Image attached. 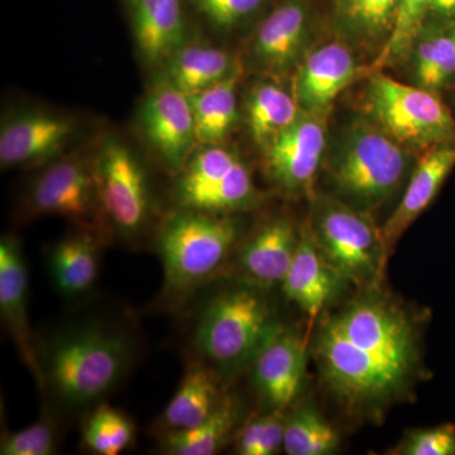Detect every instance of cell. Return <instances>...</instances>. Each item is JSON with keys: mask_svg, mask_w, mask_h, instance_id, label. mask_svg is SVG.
<instances>
[{"mask_svg": "<svg viewBox=\"0 0 455 455\" xmlns=\"http://www.w3.org/2000/svg\"><path fill=\"white\" fill-rule=\"evenodd\" d=\"M132 353L127 335L79 326L60 334L40 355L42 382L66 406L94 405L122 381Z\"/></svg>", "mask_w": 455, "mask_h": 455, "instance_id": "obj_1", "label": "cell"}, {"mask_svg": "<svg viewBox=\"0 0 455 455\" xmlns=\"http://www.w3.org/2000/svg\"><path fill=\"white\" fill-rule=\"evenodd\" d=\"M406 147L373 122L361 121L338 140L328 164L334 197L370 212L400 188L409 170Z\"/></svg>", "mask_w": 455, "mask_h": 455, "instance_id": "obj_2", "label": "cell"}, {"mask_svg": "<svg viewBox=\"0 0 455 455\" xmlns=\"http://www.w3.org/2000/svg\"><path fill=\"white\" fill-rule=\"evenodd\" d=\"M314 349L323 381L341 405L357 414H379L416 379L347 339L331 317L320 326Z\"/></svg>", "mask_w": 455, "mask_h": 455, "instance_id": "obj_3", "label": "cell"}, {"mask_svg": "<svg viewBox=\"0 0 455 455\" xmlns=\"http://www.w3.org/2000/svg\"><path fill=\"white\" fill-rule=\"evenodd\" d=\"M259 287L245 284L215 296L204 309L194 335L197 352L215 367L238 370L252 363L281 331Z\"/></svg>", "mask_w": 455, "mask_h": 455, "instance_id": "obj_4", "label": "cell"}, {"mask_svg": "<svg viewBox=\"0 0 455 455\" xmlns=\"http://www.w3.org/2000/svg\"><path fill=\"white\" fill-rule=\"evenodd\" d=\"M238 239V227L227 215L179 209L158 235L164 291L182 298L218 274Z\"/></svg>", "mask_w": 455, "mask_h": 455, "instance_id": "obj_5", "label": "cell"}, {"mask_svg": "<svg viewBox=\"0 0 455 455\" xmlns=\"http://www.w3.org/2000/svg\"><path fill=\"white\" fill-rule=\"evenodd\" d=\"M310 230L323 257L344 283L359 289L379 283L388 254L381 228L374 226L368 212L322 196L314 205Z\"/></svg>", "mask_w": 455, "mask_h": 455, "instance_id": "obj_6", "label": "cell"}, {"mask_svg": "<svg viewBox=\"0 0 455 455\" xmlns=\"http://www.w3.org/2000/svg\"><path fill=\"white\" fill-rule=\"evenodd\" d=\"M370 121L401 146L416 149L451 145L455 119L436 92L374 71L366 92Z\"/></svg>", "mask_w": 455, "mask_h": 455, "instance_id": "obj_7", "label": "cell"}, {"mask_svg": "<svg viewBox=\"0 0 455 455\" xmlns=\"http://www.w3.org/2000/svg\"><path fill=\"white\" fill-rule=\"evenodd\" d=\"M92 161L106 226L124 241L139 238L151 224L155 212L145 164L116 137L101 140Z\"/></svg>", "mask_w": 455, "mask_h": 455, "instance_id": "obj_8", "label": "cell"}, {"mask_svg": "<svg viewBox=\"0 0 455 455\" xmlns=\"http://www.w3.org/2000/svg\"><path fill=\"white\" fill-rule=\"evenodd\" d=\"M371 290L331 319L353 344L418 379L423 372L418 325L401 307Z\"/></svg>", "mask_w": 455, "mask_h": 455, "instance_id": "obj_9", "label": "cell"}, {"mask_svg": "<svg viewBox=\"0 0 455 455\" xmlns=\"http://www.w3.org/2000/svg\"><path fill=\"white\" fill-rule=\"evenodd\" d=\"M179 209L227 215L252 208L259 199L247 164L220 145L196 149L178 173Z\"/></svg>", "mask_w": 455, "mask_h": 455, "instance_id": "obj_10", "label": "cell"}, {"mask_svg": "<svg viewBox=\"0 0 455 455\" xmlns=\"http://www.w3.org/2000/svg\"><path fill=\"white\" fill-rule=\"evenodd\" d=\"M28 205L35 214L62 217L82 229L107 228L92 157L68 156L47 164L29 188Z\"/></svg>", "mask_w": 455, "mask_h": 455, "instance_id": "obj_11", "label": "cell"}, {"mask_svg": "<svg viewBox=\"0 0 455 455\" xmlns=\"http://www.w3.org/2000/svg\"><path fill=\"white\" fill-rule=\"evenodd\" d=\"M140 128L156 157L175 173L199 145L190 100L164 75L157 77L140 106Z\"/></svg>", "mask_w": 455, "mask_h": 455, "instance_id": "obj_12", "label": "cell"}, {"mask_svg": "<svg viewBox=\"0 0 455 455\" xmlns=\"http://www.w3.org/2000/svg\"><path fill=\"white\" fill-rule=\"evenodd\" d=\"M326 116L302 112L263 151L268 179L283 193L309 194L325 154Z\"/></svg>", "mask_w": 455, "mask_h": 455, "instance_id": "obj_13", "label": "cell"}, {"mask_svg": "<svg viewBox=\"0 0 455 455\" xmlns=\"http://www.w3.org/2000/svg\"><path fill=\"white\" fill-rule=\"evenodd\" d=\"M76 128L71 116L49 110L13 114L0 130V164L3 169L49 164L61 157Z\"/></svg>", "mask_w": 455, "mask_h": 455, "instance_id": "obj_14", "label": "cell"}, {"mask_svg": "<svg viewBox=\"0 0 455 455\" xmlns=\"http://www.w3.org/2000/svg\"><path fill=\"white\" fill-rule=\"evenodd\" d=\"M0 313L27 368L42 387L40 355L36 349L28 316V269L16 236L0 241Z\"/></svg>", "mask_w": 455, "mask_h": 455, "instance_id": "obj_15", "label": "cell"}, {"mask_svg": "<svg viewBox=\"0 0 455 455\" xmlns=\"http://www.w3.org/2000/svg\"><path fill=\"white\" fill-rule=\"evenodd\" d=\"M359 68L343 42H331L304 56L295 79L296 101L302 112L328 116L335 99L357 76Z\"/></svg>", "mask_w": 455, "mask_h": 455, "instance_id": "obj_16", "label": "cell"}, {"mask_svg": "<svg viewBox=\"0 0 455 455\" xmlns=\"http://www.w3.org/2000/svg\"><path fill=\"white\" fill-rule=\"evenodd\" d=\"M310 20L307 0H283L254 33V59L271 73L291 70L304 59L310 37Z\"/></svg>", "mask_w": 455, "mask_h": 455, "instance_id": "obj_17", "label": "cell"}, {"mask_svg": "<svg viewBox=\"0 0 455 455\" xmlns=\"http://www.w3.org/2000/svg\"><path fill=\"white\" fill-rule=\"evenodd\" d=\"M307 362V339L295 331H280L253 362V385L271 410L283 411L300 391Z\"/></svg>", "mask_w": 455, "mask_h": 455, "instance_id": "obj_18", "label": "cell"}, {"mask_svg": "<svg viewBox=\"0 0 455 455\" xmlns=\"http://www.w3.org/2000/svg\"><path fill=\"white\" fill-rule=\"evenodd\" d=\"M132 35L140 59L149 68H163L187 44L181 0H124Z\"/></svg>", "mask_w": 455, "mask_h": 455, "instance_id": "obj_19", "label": "cell"}, {"mask_svg": "<svg viewBox=\"0 0 455 455\" xmlns=\"http://www.w3.org/2000/svg\"><path fill=\"white\" fill-rule=\"evenodd\" d=\"M455 166V147L443 145L425 152L412 171L403 199L381 228L388 257L392 248L427 208Z\"/></svg>", "mask_w": 455, "mask_h": 455, "instance_id": "obj_20", "label": "cell"}, {"mask_svg": "<svg viewBox=\"0 0 455 455\" xmlns=\"http://www.w3.org/2000/svg\"><path fill=\"white\" fill-rule=\"evenodd\" d=\"M301 233L286 217L263 224L242 244L238 253L242 274L257 287L283 283L291 266Z\"/></svg>", "mask_w": 455, "mask_h": 455, "instance_id": "obj_21", "label": "cell"}, {"mask_svg": "<svg viewBox=\"0 0 455 455\" xmlns=\"http://www.w3.org/2000/svg\"><path fill=\"white\" fill-rule=\"evenodd\" d=\"M341 283H346L323 257L310 228L302 230L295 257L281 283L286 298L298 305L313 323L334 298Z\"/></svg>", "mask_w": 455, "mask_h": 455, "instance_id": "obj_22", "label": "cell"}, {"mask_svg": "<svg viewBox=\"0 0 455 455\" xmlns=\"http://www.w3.org/2000/svg\"><path fill=\"white\" fill-rule=\"evenodd\" d=\"M101 238V233L79 228L51 248V277L65 298L86 295L97 283L103 252Z\"/></svg>", "mask_w": 455, "mask_h": 455, "instance_id": "obj_23", "label": "cell"}, {"mask_svg": "<svg viewBox=\"0 0 455 455\" xmlns=\"http://www.w3.org/2000/svg\"><path fill=\"white\" fill-rule=\"evenodd\" d=\"M400 0H333V20L343 40L381 52L396 25Z\"/></svg>", "mask_w": 455, "mask_h": 455, "instance_id": "obj_24", "label": "cell"}, {"mask_svg": "<svg viewBox=\"0 0 455 455\" xmlns=\"http://www.w3.org/2000/svg\"><path fill=\"white\" fill-rule=\"evenodd\" d=\"M223 397L218 374L205 364H193L164 409V427L167 431L196 427L214 412Z\"/></svg>", "mask_w": 455, "mask_h": 455, "instance_id": "obj_25", "label": "cell"}, {"mask_svg": "<svg viewBox=\"0 0 455 455\" xmlns=\"http://www.w3.org/2000/svg\"><path fill=\"white\" fill-rule=\"evenodd\" d=\"M238 66L226 51L185 44L167 60L163 68L164 76L190 97L224 82Z\"/></svg>", "mask_w": 455, "mask_h": 455, "instance_id": "obj_26", "label": "cell"}, {"mask_svg": "<svg viewBox=\"0 0 455 455\" xmlns=\"http://www.w3.org/2000/svg\"><path fill=\"white\" fill-rule=\"evenodd\" d=\"M241 73L238 66L224 82L188 97L199 145H221L235 130L239 118L236 86Z\"/></svg>", "mask_w": 455, "mask_h": 455, "instance_id": "obj_27", "label": "cell"}, {"mask_svg": "<svg viewBox=\"0 0 455 455\" xmlns=\"http://www.w3.org/2000/svg\"><path fill=\"white\" fill-rule=\"evenodd\" d=\"M410 53L416 85L438 92L455 83V25H425Z\"/></svg>", "mask_w": 455, "mask_h": 455, "instance_id": "obj_28", "label": "cell"}, {"mask_svg": "<svg viewBox=\"0 0 455 455\" xmlns=\"http://www.w3.org/2000/svg\"><path fill=\"white\" fill-rule=\"evenodd\" d=\"M300 113L295 95L272 83L254 86L245 103L248 131L260 149L289 128Z\"/></svg>", "mask_w": 455, "mask_h": 455, "instance_id": "obj_29", "label": "cell"}, {"mask_svg": "<svg viewBox=\"0 0 455 455\" xmlns=\"http://www.w3.org/2000/svg\"><path fill=\"white\" fill-rule=\"evenodd\" d=\"M239 411L236 400L224 396L214 412L202 423L185 430L167 431L161 449L170 455L220 453L235 429Z\"/></svg>", "mask_w": 455, "mask_h": 455, "instance_id": "obj_30", "label": "cell"}, {"mask_svg": "<svg viewBox=\"0 0 455 455\" xmlns=\"http://www.w3.org/2000/svg\"><path fill=\"white\" fill-rule=\"evenodd\" d=\"M337 430L315 407H299L284 419L283 451L289 455H328L339 445Z\"/></svg>", "mask_w": 455, "mask_h": 455, "instance_id": "obj_31", "label": "cell"}, {"mask_svg": "<svg viewBox=\"0 0 455 455\" xmlns=\"http://www.w3.org/2000/svg\"><path fill=\"white\" fill-rule=\"evenodd\" d=\"M136 427L119 410L101 403L84 425L83 442L98 455H119L133 444Z\"/></svg>", "mask_w": 455, "mask_h": 455, "instance_id": "obj_32", "label": "cell"}, {"mask_svg": "<svg viewBox=\"0 0 455 455\" xmlns=\"http://www.w3.org/2000/svg\"><path fill=\"white\" fill-rule=\"evenodd\" d=\"M431 0H400L396 25L390 40L373 61V70L406 59L427 22Z\"/></svg>", "mask_w": 455, "mask_h": 455, "instance_id": "obj_33", "label": "cell"}, {"mask_svg": "<svg viewBox=\"0 0 455 455\" xmlns=\"http://www.w3.org/2000/svg\"><path fill=\"white\" fill-rule=\"evenodd\" d=\"M283 411L271 410L245 425L239 435L236 453L241 455H272L283 449Z\"/></svg>", "mask_w": 455, "mask_h": 455, "instance_id": "obj_34", "label": "cell"}, {"mask_svg": "<svg viewBox=\"0 0 455 455\" xmlns=\"http://www.w3.org/2000/svg\"><path fill=\"white\" fill-rule=\"evenodd\" d=\"M56 430L46 419L29 425L25 429L3 435L2 455H51L56 453Z\"/></svg>", "mask_w": 455, "mask_h": 455, "instance_id": "obj_35", "label": "cell"}, {"mask_svg": "<svg viewBox=\"0 0 455 455\" xmlns=\"http://www.w3.org/2000/svg\"><path fill=\"white\" fill-rule=\"evenodd\" d=\"M398 455H455V425L447 423L438 427L409 431L392 449Z\"/></svg>", "mask_w": 455, "mask_h": 455, "instance_id": "obj_36", "label": "cell"}, {"mask_svg": "<svg viewBox=\"0 0 455 455\" xmlns=\"http://www.w3.org/2000/svg\"><path fill=\"white\" fill-rule=\"evenodd\" d=\"M196 11L215 28H236L259 13L266 0H191Z\"/></svg>", "mask_w": 455, "mask_h": 455, "instance_id": "obj_37", "label": "cell"}, {"mask_svg": "<svg viewBox=\"0 0 455 455\" xmlns=\"http://www.w3.org/2000/svg\"><path fill=\"white\" fill-rule=\"evenodd\" d=\"M425 25H455V0H431Z\"/></svg>", "mask_w": 455, "mask_h": 455, "instance_id": "obj_38", "label": "cell"}]
</instances>
